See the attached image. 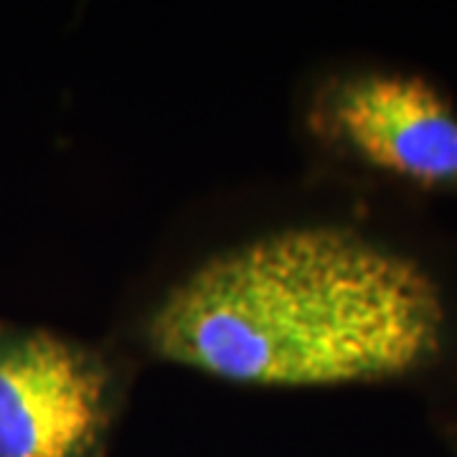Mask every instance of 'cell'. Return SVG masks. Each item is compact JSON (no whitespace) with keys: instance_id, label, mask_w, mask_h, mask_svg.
<instances>
[{"instance_id":"2","label":"cell","mask_w":457,"mask_h":457,"mask_svg":"<svg viewBox=\"0 0 457 457\" xmlns=\"http://www.w3.org/2000/svg\"><path fill=\"white\" fill-rule=\"evenodd\" d=\"M303 125L341 163L425 194L457 196V110L420 74L333 71L305 99Z\"/></svg>"},{"instance_id":"1","label":"cell","mask_w":457,"mask_h":457,"mask_svg":"<svg viewBox=\"0 0 457 457\" xmlns=\"http://www.w3.org/2000/svg\"><path fill=\"white\" fill-rule=\"evenodd\" d=\"M143 341L231 384H374L432 369L450 308L407 252L345 224H293L191 267L150 308Z\"/></svg>"},{"instance_id":"4","label":"cell","mask_w":457,"mask_h":457,"mask_svg":"<svg viewBox=\"0 0 457 457\" xmlns=\"http://www.w3.org/2000/svg\"><path fill=\"white\" fill-rule=\"evenodd\" d=\"M455 435H457V432H455Z\"/></svg>"},{"instance_id":"3","label":"cell","mask_w":457,"mask_h":457,"mask_svg":"<svg viewBox=\"0 0 457 457\" xmlns=\"http://www.w3.org/2000/svg\"><path fill=\"white\" fill-rule=\"evenodd\" d=\"M125 386L97 345L0 320V457H107Z\"/></svg>"}]
</instances>
